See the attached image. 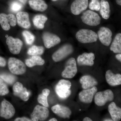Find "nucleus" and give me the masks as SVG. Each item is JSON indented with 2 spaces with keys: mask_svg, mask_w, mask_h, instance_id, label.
Segmentation results:
<instances>
[{
  "mask_svg": "<svg viewBox=\"0 0 121 121\" xmlns=\"http://www.w3.org/2000/svg\"><path fill=\"white\" fill-rule=\"evenodd\" d=\"M76 37L79 42L82 43H91L96 42L98 39L97 34L93 30L82 29L76 33Z\"/></svg>",
  "mask_w": 121,
  "mask_h": 121,
  "instance_id": "nucleus-1",
  "label": "nucleus"
},
{
  "mask_svg": "<svg viewBox=\"0 0 121 121\" xmlns=\"http://www.w3.org/2000/svg\"><path fill=\"white\" fill-rule=\"evenodd\" d=\"M72 84L68 80L61 79L56 86L55 91L59 97L62 99L68 98L71 94Z\"/></svg>",
  "mask_w": 121,
  "mask_h": 121,
  "instance_id": "nucleus-2",
  "label": "nucleus"
},
{
  "mask_svg": "<svg viewBox=\"0 0 121 121\" xmlns=\"http://www.w3.org/2000/svg\"><path fill=\"white\" fill-rule=\"evenodd\" d=\"M8 67L12 73L21 75L25 73L26 71V65L21 60L11 57L8 60Z\"/></svg>",
  "mask_w": 121,
  "mask_h": 121,
  "instance_id": "nucleus-3",
  "label": "nucleus"
},
{
  "mask_svg": "<svg viewBox=\"0 0 121 121\" xmlns=\"http://www.w3.org/2000/svg\"><path fill=\"white\" fill-rule=\"evenodd\" d=\"M114 99V94L111 90L108 89L103 91L97 92L95 95V103L97 105L102 106Z\"/></svg>",
  "mask_w": 121,
  "mask_h": 121,
  "instance_id": "nucleus-4",
  "label": "nucleus"
},
{
  "mask_svg": "<svg viewBox=\"0 0 121 121\" xmlns=\"http://www.w3.org/2000/svg\"><path fill=\"white\" fill-rule=\"evenodd\" d=\"M84 23L92 26H97L101 23V19L98 13L91 10H88L84 12L81 17Z\"/></svg>",
  "mask_w": 121,
  "mask_h": 121,
  "instance_id": "nucleus-5",
  "label": "nucleus"
},
{
  "mask_svg": "<svg viewBox=\"0 0 121 121\" xmlns=\"http://www.w3.org/2000/svg\"><path fill=\"white\" fill-rule=\"evenodd\" d=\"M73 51V48L71 44H65L52 54V60L55 62H60L71 54Z\"/></svg>",
  "mask_w": 121,
  "mask_h": 121,
  "instance_id": "nucleus-6",
  "label": "nucleus"
},
{
  "mask_svg": "<svg viewBox=\"0 0 121 121\" xmlns=\"http://www.w3.org/2000/svg\"><path fill=\"white\" fill-rule=\"evenodd\" d=\"M77 72L76 60L74 58H71L66 63L65 69L62 73V76L66 78H72L75 76Z\"/></svg>",
  "mask_w": 121,
  "mask_h": 121,
  "instance_id": "nucleus-7",
  "label": "nucleus"
},
{
  "mask_svg": "<svg viewBox=\"0 0 121 121\" xmlns=\"http://www.w3.org/2000/svg\"><path fill=\"white\" fill-rule=\"evenodd\" d=\"M49 110L47 107L37 105L34 108L31 115V119L33 121H44L49 116Z\"/></svg>",
  "mask_w": 121,
  "mask_h": 121,
  "instance_id": "nucleus-8",
  "label": "nucleus"
},
{
  "mask_svg": "<svg viewBox=\"0 0 121 121\" xmlns=\"http://www.w3.org/2000/svg\"><path fill=\"white\" fill-rule=\"evenodd\" d=\"M17 23L16 17L13 14L0 13V24L4 30L8 31L11 28V26H16Z\"/></svg>",
  "mask_w": 121,
  "mask_h": 121,
  "instance_id": "nucleus-9",
  "label": "nucleus"
},
{
  "mask_svg": "<svg viewBox=\"0 0 121 121\" xmlns=\"http://www.w3.org/2000/svg\"><path fill=\"white\" fill-rule=\"evenodd\" d=\"M15 109L11 103L5 99L1 102V106L0 110V116L6 119L12 117L15 113Z\"/></svg>",
  "mask_w": 121,
  "mask_h": 121,
  "instance_id": "nucleus-10",
  "label": "nucleus"
},
{
  "mask_svg": "<svg viewBox=\"0 0 121 121\" xmlns=\"http://www.w3.org/2000/svg\"><path fill=\"white\" fill-rule=\"evenodd\" d=\"M98 38L102 44L108 47L111 43L112 39V33L108 28L102 27L98 31Z\"/></svg>",
  "mask_w": 121,
  "mask_h": 121,
  "instance_id": "nucleus-11",
  "label": "nucleus"
},
{
  "mask_svg": "<svg viewBox=\"0 0 121 121\" xmlns=\"http://www.w3.org/2000/svg\"><path fill=\"white\" fill-rule=\"evenodd\" d=\"M6 42L11 53L15 55L19 54L23 45V42L20 39L10 36L7 38Z\"/></svg>",
  "mask_w": 121,
  "mask_h": 121,
  "instance_id": "nucleus-12",
  "label": "nucleus"
},
{
  "mask_svg": "<svg viewBox=\"0 0 121 121\" xmlns=\"http://www.w3.org/2000/svg\"><path fill=\"white\" fill-rule=\"evenodd\" d=\"M97 91V88L95 86L90 89H84L79 94L80 101L83 103H91Z\"/></svg>",
  "mask_w": 121,
  "mask_h": 121,
  "instance_id": "nucleus-13",
  "label": "nucleus"
},
{
  "mask_svg": "<svg viewBox=\"0 0 121 121\" xmlns=\"http://www.w3.org/2000/svg\"><path fill=\"white\" fill-rule=\"evenodd\" d=\"M13 94L15 96L19 97L24 101H28L30 94L27 89L24 87L23 84L19 82L15 83L13 86Z\"/></svg>",
  "mask_w": 121,
  "mask_h": 121,
  "instance_id": "nucleus-14",
  "label": "nucleus"
},
{
  "mask_svg": "<svg viewBox=\"0 0 121 121\" xmlns=\"http://www.w3.org/2000/svg\"><path fill=\"white\" fill-rule=\"evenodd\" d=\"M43 39L45 47L48 48L54 47L59 43L61 41L60 38L58 36L48 32L43 33Z\"/></svg>",
  "mask_w": 121,
  "mask_h": 121,
  "instance_id": "nucleus-15",
  "label": "nucleus"
},
{
  "mask_svg": "<svg viewBox=\"0 0 121 121\" xmlns=\"http://www.w3.org/2000/svg\"><path fill=\"white\" fill-rule=\"evenodd\" d=\"M88 6V0H75L71 6V11L74 15H79L86 9Z\"/></svg>",
  "mask_w": 121,
  "mask_h": 121,
  "instance_id": "nucleus-16",
  "label": "nucleus"
},
{
  "mask_svg": "<svg viewBox=\"0 0 121 121\" xmlns=\"http://www.w3.org/2000/svg\"><path fill=\"white\" fill-rule=\"evenodd\" d=\"M95 54L93 52H84L78 56L77 62L79 66H91L94 64Z\"/></svg>",
  "mask_w": 121,
  "mask_h": 121,
  "instance_id": "nucleus-17",
  "label": "nucleus"
},
{
  "mask_svg": "<svg viewBox=\"0 0 121 121\" xmlns=\"http://www.w3.org/2000/svg\"><path fill=\"white\" fill-rule=\"evenodd\" d=\"M51 109L54 113L64 119L70 118L71 115L72 111L70 109L66 106L57 104L52 106Z\"/></svg>",
  "mask_w": 121,
  "mask_h": 121,
  "instance_id": "nucleus-18",
  "label": "nucleus"
},
{
  "mask_svg": "<svg viewBox=\"0 0 121 121\" xmlns=\"http://www.w3.org/2000/svg\"><path fill=\"white\" fill-rule=\"evenodd\" d=\"M17 24L23 28L29 29L31 27L29 15L25 12H18L16 15Z\"/></svg>",
  "mask_w": 121,
  "mask_h": 121,
  "instance_id": "nucleus-19",
  "label": "nucleus"
},
{
  "mask_svg": "<svg viewBox=\"0 0 121 121\" xmlns=\"http://www.w3.org/2000/svg\"><path fill=\"white\" fill-rule=\"evenodd\" d=\"M105 78L107 82L112 86H118L121 84V75L115 74L110 70L106 72Z\"/></svg>",
  "mask_w": 121,
  "mask_h": 121,
  "instance_id": "nucleus-20",
  "label": "nucleus"
},
{
  "mask_svg": "<svg viewBox=\"0 0 121 121\" xmlns=\"http://www.w3.org/2000/svg\"><path fill=\"white\" fill-rule=\"evenodd\" d=\"M79 82L83 89L92 88L98 84V81L96 79L90 75L83 76L80 78Z\"/></svg>",
  "mask_w": 121,
  "mask_h": 121,
  "instance_id": "nucleus-21",
  "label": "nucleus"
},
{
  "mask_svg": "<svg viewBox=\"0 0 121 121\" xmlns=\"http://www.w3.org/2000/svg\"><path fill=\"white\" fill-rule=\"evenodd\" d=\"M108 110L113 121H119L121 119V109L112 102L108 107Z\"/></svg>",
  "mask_w": 121,
  "mask_h": 121,
  "instance_id": "nucleus-22",
  "label": "nucleus"
},
{
  "mask_svg": "<svg viewBox=\"0 0 121 121\" xmlns=\"http://www.w3.org/2000/svg\"><path fill=\"white\" fill-rule=\"evenodd\" d=\"M29 5L35 11L43 12L48 8V5L43 0H30Z\"/></svg>",
  "mask_w": 121,
  "mask_h": 121,
  "instance_id": "nucleus-23",
  "label": "nucleus"
},
{
  "mask_svg": "<svg viewBox=\"0 0 121 121\" xmlns=\"http://www.w3.org/2000/svg\"><path fill=\"white\" fill-rule=\"evenodd\" d=\"M100 13L103 18L107 20L110 15V9L109 2L106 0H101L100 1Z\"/></svg>",
  "mask_w": 121,
  "mask_h": 121,
  "instance_id": "nucleus-24",
  "label": "nucleus"
},
{
  "mask_svg": "<svg viewBox=\"0 0 121 121\" xmlns=\"http://www.w3.org/2000/svg\"><path fill=\"white\" fill-rule=\"evenodd\" d=\"M45 61L39 56H33L30 58L25 60V64L29 67L35 66H42L44 64Z\"/></svg>",
  "mask_w": 121,
  "mask_h": 121,
  "instance_id": "nucleus-25",
  "label": "nucleus"
},
{
  "mask_svg": "<svg viewBox=\"0 0 121 121\" xmlns=\"http://www.w3.org/2000/svg\"><path fill=\"white\" fill-rule=\"evenodd\" d=\"M110 50L114 53H121V33H118L116 35L111 44Z\"/></svg>",
  "mask_w": 121,
  "mask_h": 121,
  "instance_id": "nucleus-26",
  "label": "nucleus"
},
{
  "mask_svg": "<svg viewBox=\"0 0 121 121\" xmlns=\"http://www.w3.org/2000/svg\"><path fill=\"white\" fill-rule=\"evenodd\" d=\"M48 19L47 17L44 15H37L33 18V22L36 28L39 29H43L44 28V24Z\"/></svg>",
  "mask_w": 121,
  "mask_h": 121,
  "instance_id": "nucleus-27",
  "label": "nucleus"
},
{
  "mask_svg": "<svg viewBox=\"0 0 121 121\" xmlns=\"http://www.w3.org/2000/svg\"><path fill=\"white\" fill-rule=\"evenodd\" d=\"M50 93V91L49 89H45L43 90L42 93L39 95L37 98L39 103L45 107H48L49 105L48 103V97Z\"/></svg>",
  "mask_w": 121,
  "mask_h": 121,
  "instance_id": "nucleus-28",
  "label": "nucleus"
},
{
  "mask_svg": "<svg viewBox=\"0 0 121 121\" xmlns=\"http://www.w3.org/2000/svg\"><path fill=\"white\" fill-rule=\"evenodd\" d=\"M44 48L42 46L33 45L28 49L27 54L31 56H39L44 52Z\"/></svg>",
  "mask_w": 121,
  "mask_h": 121,
  "instance_id": "nucleus-29",
  "label": "nucleus"
},
{
  "mask_svg": "<svg viewBox=\"0 0 121 121\" xmlns=\"http://www.w3.org/2000/svg\"><path fill=\"white\" fill-rule=\"evenodd\" d=\"M22 35L27 44L29 45H31L34 43L35 37L31 33L27 30H25L23 32Z\"/></svg>",
  "mask_w": 121,
  "mask_h": 121,
  "instance_id": "nucleus-30",
  "label": "nucleus"
},
{
  "mask_svg": "<svg viewBox=\"0 0 121 121\" xmlns=\"http://www.w3.org/2000/svg\"><path fill=\"white\" fill-rule=\"evenodd\" d=\"M0 78L9 84H13L16 80L15 76L11 74L7 73L0 74Z\"/></svg>",
  "mask_w": 121,
  "mask_h": 121,
  "instance_id": "nucleus-31",
  "label": "nucleus"
},
{
  "mask_svg": "<svg viewBox=\"0 0 121 121\" xmlns=\"http://www.w3.org/2000/svg\"><path fill=\"white\" fill-rule=\"evenodd\" d=\"M8 86L4 80L0 78V95L4 96L7 95L9 93Z\"/></svg>",
  "mask_w": 121,
  "mask_h": 121,
  "instance_id": "nucleus-32",
  "label": "nucleus"
},
{
  "mask_svg": "<svg viewBox=\"0 0 121 121\" xmlns=\"http://www.w3.org/2000/svg\"><path fill=\"white\" fill-rule=\"evenodd\" d=\"M100 7L99 0H91L89 5V8L93 11H99Z\"/></svg>",
  "mask_w": 121,
  "mask_h": 121,
  "instance_id": "nucleus-33",
  "label": "nucleus"
},
{
  "mask_svg": "<svg viewBox=\"0 0 121 121\" xmlns=\"http://www.w3.org/2000/svg\"><path fill=\"white\" fill-rule=\"evenodd\" d=\"M23 7V5L21 3L17 1H13L11 3L10 9L12 12H16L20 11Z\"/></svg>",
  "mask_w": 121,
  "mask_h": 121,
  "instance_id": "nucleus-34",
  "label": "nucleus"
},
{
  "mask_svg": "<svg viewBox=\"0 0 121 121\" xmlns=\"http://www.w3.org/2000/svg\"><path fill=\"white\" fill-rule=\"evenodd\" d=\"M15 121H31L32 120L29 119L28 118L26 117H18L16 118Z\"/></svg>",
  "mask_w": 121,
  "mask_h": 121,
  "instance_id": "nucleus-35",
  "label": "nucleus"
},
{
  "mask_svg": "<svg viewBox=\"0 0 121 121\" xmlns=\"http://www.w3.org/2000/svg\"><path fill=\"white\" fill-rule=\"evenodd\" d=\"M6 65V61L5 59L0 56V67H4Z\"/></svg>",
  "mask_w": 121,
  "mask_h": 121,
  "instance_id": "nucleus-36",
  "label": "nucleus"
},
{
  "mask_svg": "<svg viewBox=\"0 0 121 121\" xmlns=\"http://www.w3.org/2000/svg\"><path fill=\"white\" fill-rule=\"evenodd\" d=\"M115 57L118 60H119L120 62H121V53H118V54H117L115 56Z\"/></svg>",
  "mask_w": 121,
  "mask_h": 121,
  "instance_id": "nucleus-37",
  "label": "nucleus"
},
{
  "mask_svg": "<svg viewBox=\"0 0 121 121\" xmlns=\"http://www.w3.org/2000/svg\"><path fill=\"white\" fill-rule=\"evenodd\" d=\"M17 0L19 1L21 4H26L27 1V0Z\"/></svg>",
  "mask_w": 121,
  "mask_h": 121,
  "instance_id": "nucleus-38",
  "label": "nucleus"
},
{
  "mask_svg": "<svg viewBox=\"0 0 121 121\" xmlns=\"http://www.w3.org/2000/svg\"><path fill=\"white\" fill-rule=\"evenodd\" d=\"M83 121H92V120L89 117H86L84 118Z\"/></svg>",
  "mask_w": 121,
  "mask_h": 121,
  "instance_id": "nucleus-39",
  "label": "nucleus"
},
{
  "mask_svg": "<svg viewBox=\"0 0 121 121\" xmlns=\"http://www.w3.org/2000/svg\"><path fill=\"white\" fill-rule=\"evenodd\" d=\"M116 1L117 4L121 5V0H116Z\"/></svg>",
  "mask_w": 121,
  "mask_h": 121,
  "instance_id": "nucleus-40",
  "label": "nucleus"
},
{
  "mask_svg": "<svg viewBox=\"0 0 121 121\" xmlns=\"http://www.w3.org/2000/svg\"><path fill=\"white\" fill-rule=\"evenodd\" d=\"M49 121H57V119L55 118H52L49 120Z\"/></svg>",
  "mask_w": 121,
  "mask_h": 121,
  "instance_id": "nucleus-41",
  "label": "nucleus"
},
{
  "mask_svg": "<svg viewBox=\"0 0 121 121\" xmlns=\"http://www.w3.org/2000/svg\"><path fill=\"white\" fill-rule=\"evenodd\" d=\"M104 121H113V120L112 119H110V118H107L104 119Z\"/></svg>",
  "mask_w": 121,
  "mask_h": 121,
  "instance_id": "nucleus-42",
  "label": "nucleus"
},
{
  "mask_svg": "<svg viewBox=\"0 0 121 121\" xmlns=\"http://www.w3.org/2000/svg\"><path fill=\"white\" fill-rule=\"evenodd\" d=\"M53 1H56V0H52Z\"/></svg>",
  "mask_w": 121,
  "mask_h": 121,
  "instance_id": "nucleus-43",
  "label": "nucleus"
}]
</instances>
